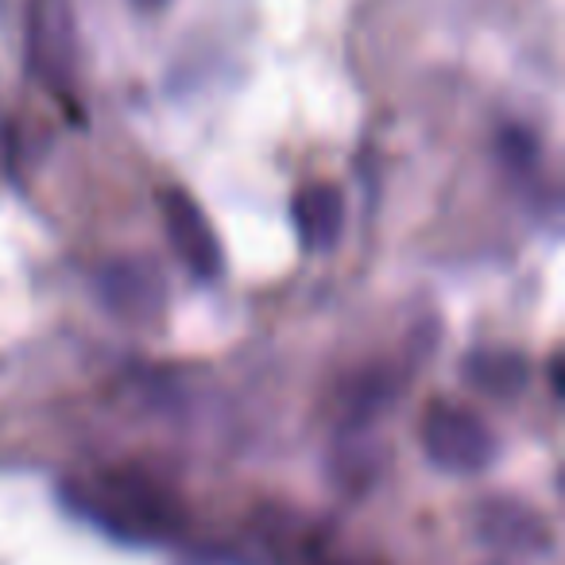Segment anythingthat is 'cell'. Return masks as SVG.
Masks as SVG:
<instances>
[{
	"instance_id": "obj_12",
	"label": "cell",
	"mask_w": 565,
	"mask_h": 565,
	"mask_svg": "<svg viewBox=\"0 0 565 565\" xmlns=\"http://www.w3.org/2000/svg\"><path fill=\"white\" fill-rule=\"evenodd\" d=\"M492 565H511V562H492Z\"/></svg>"
},
{
	"instance_id": "obj_7",
	"label": "cell",
	"mask_w": 565,
	"mask_h": 565,
	"mask_svg": "<svg viewBox=\"0 0 565 565\" xmlns=\"http://www.w3.org/2000/svg\"><path fill=\"white\" fill-rule=\"evenodd\" d=\"M295 225L310 252H330L345 233V198L330 182H315V186L299 190L295 198Z\"/></svg>"
},
{
	"instance_id": "obj_6",
	"label": "cell",
	"mask_w": 565,
	"mask_h": 565,
	"mask_svg": "<svg viewBox=\"0 0 565 565\" xmlns=\"http://www.w3.org/2000/svg\"><path fill=\"white\" fill-rule=\"evenodd\" d=\"M461 376L488 399H519L531 387V361L515 349H469Z\"/></svg>"
},
{
	"instance_id": "obj_2",
	"label": "cell",
	"mask_w": 565,
	"mask_h": 565,
	"mask_svg": "<svg viewBox=\"0 0 565 565\" xmlns=\"http://www.w3.org/2000/svg\"><path fill=\"white\" fill-rule=\"evenodd\" d=\"M423 438V454L434 469L449 472V477H477V472L492 469L500 457V441H495L492 426L480 415H472L461 403H430L418 426Z\"/></svg>"
},
{
	"instance_id": "obj_4",
	"label": "cell",
	"mask_w": 565,
	"mask_h": 565,
	"mask_svg": "<svg viewBox=\"0 0 565 565\" xmlns=\"http://www.w3.org/2000/svg\"><path fill=\"white\" fill-rule=\"evenodd\" d=\"M472 531L484 546L500 550L508 557H534L554 550V526L539 508H531L519 495H488L480 500Z\"/></svg>"
},
{
	"instance_id": "obj_3",
	"label": "cell",
	"mask_w": 565,
	"mask_h": 565,
	"mask_svg": "<svg viewBox=\"0 0 565 565\" xmlns=\"http://www.w3.org/2000/svg\"><path fill=\"white\" fill-rule=\"evenodd\" d=\"M97 299L120 322L151 326L167 310V279L156 259L120 256L97 271Z\"/></svg>"
},
{
	"instance_id": "obj_1",
	"label": "cell",
	"mask_w": 565,
	"mask_h": 565,
	"mask_svg": "<svg viewBox=\"0 0 565 565\" xmlns=\"http://www.w3.org/2000/svg\"><path fill=\"white\" fill-rule=\"evenodd\" d=\"M66 500L89 523L128 542H148L179 523V511L167 500L163 488L140 477H113L97 488H66Z\"/></svg>"
},
{
	"instance_id": "obj_9",
	"label": "cell",
	"mask_w": 565,
	"mask_h": 565,
	"mask_svg": "<svg viewBox=\"0 0 565 565\" xmlns=\"http://www.w3.org/2000/svg\"><path fill=\"white\" fill-rule=\"evenodd\" d=\"M500 156L508 159L515 171H526V167L534 163V140L523 128H508V132H500Z\"/></svg>"
},
{
	"instance_id": "obj_10",
	"label": "cell",
	"mask_w": 565,
	"mask_h": 565,
	"mask_svg": "<svg viewBox=\"0 0 565 565\" xmlns=\"http://www.w3.org/2000/svg\"><path fill=\"white\" fill-rule=\"evenodd\" d=\"M179 565H248V562H241V557H233V554H190L186 562H179Z\"/></svg>"
},
{
	"instance_id": "obj_11",
	"label": "cell",
	"mask_w": 565,
	"mask_h": 565,
	"mask_svg": "<svg viewBox=\"0 0 565 565\" xmlns=\"http://www.w3.org/2000/svg\"><path fill=\"white\" fill-rule=\"evenodd\" d=\"M140 9H159V4H167V0H136Z\"/></svg>"
},
{
	"instance_id": "obj_8",
	"label": "cell",
	"mask_w": 565,
	"mask_h": 565,
	"mask_svg": "<svg viewBox=\"0 0 565 565\" xmlns=\"http://www.w3.org/2000/svg\"><path fill=\"white\" fill-rule=\"evenodd\" d=\"M330 472L338 480V488H345V492H364L380 477V441L372 438V426L364 423L341 426L330 454Z\"/></svg>"
},
{
	"instance_id": "obj_5",
	"label": "cell",
	"mask_w": 565,
	"mask_h": 565,
	"mask_svg": "<svg viewBox=\"0 0 565 565\" xmlns=\"http://www.w3.org/2000/svg\"><path fill=\"white\" fill-rule=\"evenodd\" d=\"M159 210H163L171 248L179 252L186 271L198 275V279H217L221 267H225V252H221V241L213 233L210 217L202 213V205L190 194H182V190H167Z\"/></svg>"
}]
</instances>
